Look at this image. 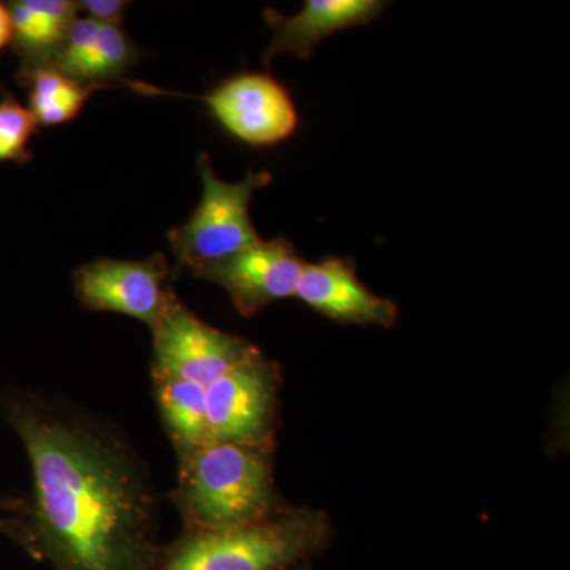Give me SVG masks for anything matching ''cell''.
<instances>
[{
  "label": "cell",
  "mask_w": 570,
  "mask_h": 570,
  "mask_svg": "<svg viewBox=\"0 0 570 570\" xmlns=\"http://www.w3.org/2000/svg\"><path fill=\"white\" fill-rule=\"evenodd\" d=\"M29 520H31L29 498L0 494V534L17 543L32 560H36Z\"/></svg>",
  "instance_id": "obj_17"
},
{
  "label": "cell",
  "mask_w": 570,
  "mask_h": 570,
  "mask_svg": "<svg viewBox=\"0 0 570 570\" xmlns=\"http://www.w3.org/2000/svg\"><path fill=\"white\" fill-rule=\"evenodd\" d=\"M288 570H311L309 562H303V564L296 566V568H292Z\"/></svg>",
  "instance_id": "obj_20"
},
{
  "label": "cell",
  "mask_w": 570,
  "mask_h": 570,
  "mask_svg": "<svg viewBox=\"0 0 570 570\" xmlns=\"http://www.w3.org/2000/svg\"><path fill=\"white\" fill-rule=\"evenodd\" d=\"M130 3L124 0H82L78 2V9L85 11L89 20L104 26H118L121 28L124 13Z\"/></svg>",
  "instance_id": "obj_18"
},
{
  "label": "cell",
  "mask_w": 570,
  "mask_h": 570,
  "mask_svg": "<svg viewBox=\"0 0 570 570\" xmlns=\"http://www.w3.org/2000/svg\"><path fill=\"white\" fill-rule=\"evenodd\" d=\"M183 531L239 530L285 509L277 494L273 448L209 442L178 456L170 493Z\"/></svg>",
  "instance_id": "obj_2"
},
{
  "label": "cell",
  "mask_w": 570,
  "mask_h": 570,
  "mask_svg": "<svg viewBox=\"0 0 570 570\" xmlns=\"http://www.w3.org/2000/svg\"><path fill=\"white\" fill-rule=\"evenodd\" d=\"M151 332L153 382L184 381L208 389L262 352L249 341L202 321L178 295L171 298Z\"/></svg>",
  "instance_id": "obj_5"
},
{
  "label": "cell",
  "mask_w": 570,
  "mask_h": 570,
  "mask_svg": "<svg viewBox=\"0 0 570 570\" xmlns=\"http://www.w3.org/2000/svg\"><path fill=\"white\" fill-rule=\"evenodd\" d=\"M141 51L137 43L118 26L100 24L96 40L78 63L71 78L91 85L122 80L140 59Z\"/></svg>",
  "instance_id": "obj_15"
},
{
  "label": "cell",
  "mask_w": 570,
  "mask_h": 570,
  "mask_svg": "<svg viewBox=\"0 0 570 570\" xmlns=\"http://www.w3.org/2000/svg\"><path fill=\"white\" fill-rule=\"evenodd\" d=\"M389 2L384 0H306L294 17H284L276 9H265L266 24L273 39L264 52V63L272 66L281 52H294L309 59L322 40L355 26L376 21Z\"/></svg>",
  "instance_id": "obj_11"
},
{
  "label": "cell",
  "mask_w": 570,
  "mask_h": 570,
  "mask_svg": "<svg viewBox=\"0 0 570 570\" xmlns=\"http://www.w3.org/2000/svg\"><path fill=\"white\" fill-rule=\"evenodd\" d=\"M174 276L160 253L142 261L97 258L73 273V291L85 309L122 314L153 328L176 295Z\"/></svg>",
  "instance_id": "obj_7"
},
{
  "label": "cell",
  "mask_w": 570,
  "mask_h": 570,
  "mask_svg": "<svg viewBox=\"0 0 570 570\" xmlns=\"http://www.w3.org/2000/svg\"><path fill=\"white\" fill-rule=\"evenodd\" d=\"M153 385L157 409L176 456L209 444L206 389L184 381H154Z\"/></svg>",
  "instance_id": "obj_14"
},
{
  "label": "cell",
  "mask_w": 570,
  "mask_h": 570,
  "mask_svg": "<svg viewBox=\"0 0 570 570\" xmlns=\"http://www.w3.org/2000/svg\"><path fill=\"white\" fill-rule=\"evenodd\" d=\"M11 43V20L9 7L0 3V51Z\"/></svg>",
  "instance_id": "obj_19"
},
{
  "label": "cell",
  "mask_w": 570,
  "mask_h": 570,
  "mask_svg": "<svg viewBox=\"0 0 570 570\" xmlns=\"http://www.w3.org/2000/svg\"><path fill=\"white\" fill-rule=\"evenodd\" d=\"M198 99L225 132L253 148L281 145L299 126L291 94L264 71H243Z\"/></svg>",
  "instance_id": "obj_8"
},
{
  "label": "cell",
  "mask_w": 570,
  "mask_h": 570,
  "mask_svg": "<svg viewBox=\"0 0 570 570\" xmlns=\"http://www.w3.org/2000/svg\"><path fill=\"white\" fill-rule=\"evenodd\" d=\"M2 409L31 464L36 560L55 570H153L160 499L132 441L66 397L13 390Z\"/></svg>",
  "instance_id": "obj_1"
},
{
  "label": "cell",
  "mask_w": 570,
  "mask_h": 570,
  "mask_svg": "<svg viewBox=\"0 0 570 570\" xmlns=\"http://www.w3.org/2000/svg\"><path fill=\"white\" fill-rule=\"evenodd\" d=\"M197 168L204 183L200 204L186 223L168 234L176 261L174 275L227 261L262 242L249 205L253 195L273 181L272 174L249 171L242 181H223L214 174L206 153L198 156Z\"/></svg>",
  "instance_id": "obj_4"
},
{
  "label": "cell",
  "mask_w": 570,
  "mask_h": 570,
  "mask_svg": "<svg viewBox=\"0 0 570 570\" xmlns=\"http://www.w3.org/2000/svg\"><path fill=\"white\" fill-rule=\"evenodd\" d=\"M330 540L324 513L284 509L239 530L183 531L163 543L153 570H288L322 553Z\"/></svg>",
  "instance_id": "obj_3"
},
{
  "label": "cell",
  "mask_w": 570,
  "mask_h": 570,
  "mask_svg": "<svg viewBox=\"0 0 570 570\" xmlns=\"http://www.w3.org/2000/svg\"><path fill=\"white\" fill-rule=\"evenodd\" d=\"M295 296L341 324L389 328L397 318L395 303L373 294L358 279L352 258L325 257L316 264L305 262Z\"/></svg>",
  "instance_id": "obj_10"
},
{
  "label": "cell",
  "mask_w": 570,
  "mask_h": 570,
  "mask_svg": "<svg viewBox=\"0 0 570 570\" xmlns=\"http://www.w3.org/2000/svg\"><path fill=\"white\" fill-rule=\"evenodd\" d=\"M18 80L28 89L29 111L43 127L61 126L80 115L89 97L102 85H91L66 77L50 66L20 71Z\"/></svg>",
  "instance_id": "obj_13"
},
{
  "label": "cell",
  "mask_w": 570,
  "mask_h": 570,
  "mask_svg": "<svg viewBox=\"0 0 570 570\" xmlns=\"http://www.w3.org/2000/svg\"><path fill=\"white\" fill-rule=\"evenodd\" d=\"M281 371L262 352L206 389L209 442L273 448Z\"/></svg>",
  "instance_id": "obj_6"
},
{
  "label": "cell",
  "mask_w": 570,
  "mask_h": 570,
  "mask_svg": "<svg viewBox=\"0 0 570 570\" xmlns=\"http://www.w3.org/2000/svg\"><path fill=\"white\" fill-rule=\"evenodd\" d=\"M305 262L284 236L258 242L217 264L195 269L193 276L223 287L243 317L295 296Z\"/></svg>",
  "instance_id": "obj_9"
},
{
  "label": "cell",
  "mask_w": 570,
  "mask_h": 570,
  "mask_svg": "<svg viewBox=\"0 0 570 570\" xmlns=\"http://www.w3.org/2000/svg\"><path fill=\"white\" fill-rule=\"evenodd\" d=\"M11 43L20 55V71L47 66L78 18L71 0H18L9 3Z\"/></svg>",
  "instance_id": "obj_12"
},
{
  "label": "cell",
  "mask_w": 570,
  "mask_h": 570,
  "mask_svg": "<svg viewBox=\"0 0 570 570\" xmlns=\"http://www.w3.org/2000/svg\"><path fill=\"white\" fill-rule=\"evenodd\" d=\"M39 124L24 105L18 102L10 92H3L0 99V164L31 163L29 151L33 134Z\"/></svg>",
  "instance_id": "obj_16"
}]
</instances>
